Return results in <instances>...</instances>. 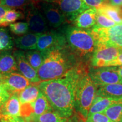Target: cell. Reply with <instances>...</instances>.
I'll use <instances>...</instances> for the list:
<instances>
[{"label": "cell", "instance_id": "f546056e", "mask_svg": "<svg viewBox=\"0 0 122 122\" xmlns=\"http://www.w3.org/2000/svg\"><path fill=\"white\" fill-rule=\"evenodd\" d=\"M86 121L89 122H113L103 113H96L88 116Z\"/></svg>", "mask_w": 122, "mask_h": 122}, {"label": "cell", "instance_id": "9c48e42d", "mask_svg": "<svg viewBox=\"0 0 122 122\" xmlns=\"http://www.w3.org/2000/svg\"><path fill=\"white\" fill-rule=\"evenodd\" d=\"M54 5L61 11L73 21L78 15L90 8L82 0H40Z\"/></svg>", "mask_w": 122, "mask_h": 122}, {"label": "cell", "instance_id": "8fae6325", "mask_svg": "<svg viewBox=\"0 0 122 122\" xmlns=\"http://www.w3.org/2000/svg\"><path fill=\"white\" fill-rule=\"evenodd\" d=\"M2 83L10 94H18L30 83L18 71L2 75Z\"/></svg>", "mask_w": 122, "mask_h": 122}, {"label": "cell", "instance_id": "2e32d148", "mask_svg": "<svg viewBox=\"0 0 122 122\" xmlns=\"http://www.w3.org/2000/svg\"><path fill=\"white\" fill-rule=\"evenodd\" d=\"M40 33H29L15 38L14 43L19 50L28 51L37 49V44Z\"/></svg>", "mask_w": 122, "mask_h": 122}, {"label": "cell", "instance_id": "cb8c5ba5", "mask_svg": "<svg viewBox=\"0 0 122 122\" xmlns=\"http://www.w3.org/2000/svg\"><path fill=\"white\" fill-rule=\"evenodd\" d=\"M14 45V40L6 29L0 27V52L11 50Z\"/></svg>", "mask_w": 122, "mask_h": 122}, {"label": "cell", "instance_id": "d6986e66", "mask_svg": "<svg viewBox=\"0 0 122 122\" xmlns=\"http://www.w3.org/2000/svg\"><path fill=\"white\" fill-rule=\"evenodd\" d=\"M24 119L36 122H77L79 121L76 119H72L71 117L66 118L62 117L54 111H49L37 117L30 116L28 118Z\"/></svg>", "mask_w": 122, "mask_h": 122}, {"label": "cell", "instance_id": "836d02e7", "mask_svg": "<svg viewBox=\"0 0 122 122\" xmlns=\"http://www.w3.org/2000/svg\"><path fill=\"white\" fill-rule=\"evenodd\" d=\"M115 66V67H122V49L120 50L119 54L115 60L112 61L110 64L109 67Z\"/></svg>", "mask_w": 122, "mask_h": 122}, {"label": "cell", "instance_id": "30bf717a", "mask_svg": "<svg viewBox=\"0 0 122 122\" xmlns=\"http://www.w3.org/2000/svg\"><path fill=\"white\" fill-rule=\"evenodd\" d=\"M13 55L16 61L18 72L28 79L31 84H38L41 82L37 71L29 63L24 51L16 50L13 51Z\"/></svg>", "mask_w": 122, "mask_h": 122}, {"label": "cell", "instance_id": "d590c367", "mask_svg": "<svg viewBox=\"0 0 122 122\" xmlns=\"http://www.w3.org/2000/svg\"><path fill=\"white\" fill-rule=\"evenodd\" d=\"M110 4L116 6H122V0H110Z\"/></svg>", "mask_w": 122, "mask_h": 122}, {"label": "cell", "instance_id": "6da1fadb", "mask_svg": "<svg viewBox=\"0 0 122 122\" xmlns=\"http://www.w3.org/2000/svg\"><path fill=\"white\" fill-rule=\"evenodd\" d=\"M89 71L84 64L75 66L63 76L38 83L53 110L66 118L72 117L75 111V93L82 74Z\"/></svg>", "mask_w": 122, "mask_h": 122}, {"label": "cell", "instance_id": "d6a6232c", "mask_svg": "<svg viewBox=\"0 0 122 122\" xmlns=\"http://www.w3.org/2000/svg\"><path fill=\"white\" fill-rule=\"evenodd\" d=\"M1 122H26L25 119L21 117H7L1 119Z\"/></svg>", "mask_w": 122, "mask_h": 122}, {"label": "cell", "instance_id": "4fadbf2b", "mask_svg": "<svg viewBox=\"0 0 122 122\" xmlns=\"http://www.w3.org/2000/svg\"><path fill=\"white\" fill-rule=\"evenodd\" d=\"M27 23L32 32L42 33L48 30V23L40 10L34 6L28 9L26 15Z\"/></svg>", "mask_w": 122, "mask_h": 122}, {"label": "cell", "instance_id": "ab89813d", "mask_svg": "<svg viewBox=\"0 0 122 122\" xmlns=\"http://www.w3.org/2000/svg\"><path fill=\"white\" fill-rule=\"evenodd\" d=\"M104 1H107V2H108V1H110V0H104Z\"/></svg>", "mask_w": 122, "mask_h": 122}, {"label": "cell", "instance_id": "e0dca14e", "mask_svg": "<svg viewBox=\"0 0 122 122\" xmlns=\"http://www.w3.org/2000/svg\"><path fill=\"white\" fill-rule=\"evenodd\" d=\"M18 71L16 63L11 50L0 52V74L2 75Z\"/></svg>", "mask_w": 122, "mask_h": 122}, {"label": "cell", "instance_id": "ffe728a7", "mask_svg": "<svg viewBox=\"0 0 122 122\" xmlns=\"http://www.w3.org/2000/svg\"><path fill=\"white\" fill-rule=\"evenodd\" d=\"M97 11L105 15L117 24L122 23V6H116L107 2L97 9Z\"/></svg>", "mask_w": 122, "mask_h": 122}, {"label": "cell", "instance_id": "9a60e30c", "mask_svg": "<svg viewBox=\"0 0 122 122\" xmlns=\"http://www.w3.org/2000/svg\"><path fill=\"white\" fill-rule=\"evenodd\" d=\"M20 117V103L17 94H11L0 107V119L7 117Z\"/></svg>", "mask_w": 122, "mask_h": 122}, {"label": "cell", "instance_id": "ac0fdd59", "mask_svg": "<svg viewBox=\"0 0 122 122\" xmlns=\"http://www.w3.org/2000/svg\"><path fill=\"white\" fill-rule=\"evenodd\" d=\"M96 96L117 100L122 99V83L113 84L98 87Z\"/></svg>", "mask_w": 122, "mask_h": 122}, {"label": "cell", "instance_id": "8d00e7d4", "mask_svg": "<svg viewBox=\"0 0 122 122\" xmlns=\"http://www.w3.org/2000/svg\"><path fill=\"white\" fill-rule=\"evenodd\" d=\"M118 74L119 75L120 77L122 79V67H118Z\"/></svg>", "mask_w": 122, "mask_h": 122}, {"label": "cell", "instance_id": "ba28073f", "mask_svg": "<svg viewBox=\"0 0 122 122\" xmlns=\"http://www.w3.org/2000/svg\"><path fill=\"white\" fill-rule=\"evenodd\" d=\"M67 47V42L63 33L50 31L40 33L37 44V49L45 55L53 50Z\"/></svg>", "mask_w": 122, "mask_h": 122}, {"label": "cell", "instance_id": "b9f144b4", "mask_svg": "<svg viewBox=\"0 0 122 122\" xmlns=\"http://www.w3.org/2000/svg\"><path fill=\"white\" fill-rule=\"evenodd\" d=\"M86 122H87V121H86Z\"/></svg>", "mask_w": 122, "mask_h": 122}, {"label": "cell", "instance_id": "52a82bcc", "mask_svg": "<svg viewBox=\"0 0 122 122\" xmlns=\"http://www.w3.org/2000/svg\"><path fill=\"white\" fill-rule=\"evenodd\" d=\"M120 50L107 44L97 43L91 58L92 67H109L110 64L118 57Z\"/></svg>", "mask_w": 122, "mask_h": 122}, {"label": "cell", "instance_id": "4316f807", "mask_svg": "<svg viewBox=\"0 0 122 122\" xmlns=\"http://www.w3.org/2000/svg\"><path fill=\"white\" fill-rule=\"evenodd\" d=\"M9 28L12 32L16 35H25L30 30L28 23L23 22L13 23L9 25Z\"/></svg>", "mask_w": 122, "mask_h": 122}, {"label": "cell", "instance_id": "7402d4cb", "mask_svg": "<svg viewBox=\"0 0 122 122\" xmlns=\"http://www.w3.org/2000/svg\"><path fill=\"white\" fill-rule=\"evenodd\" d=\"M32 105L33 107V114L31 116L37 117L49 111H54L46 98L41 91L37 98L32 103Z\"/></svg>", "mask_w": 122, "mask_h": 122}, {"label": "cell", "instance_id": "7c38bea8", "mask_svg": "<svg viewBox=\"0 0 122 122\" xmlns=\"http://www.w3.org/2000/svg\"><path fill=\"white\" fill-rule=\"evenodd\" d=\"M41 11L50 26L58 28L66 22V15L54 5L45 2L40 3Z\"/></svg>", "mask_w": 122, "mask_h": 122}, {"label": "cell", "instance_id": "484cf974", "mask_svg": "<svg viewBox=\"0 0 122 122\" xmlns=\"http://www.w3.org/2000/svg\"><path fill=\"white\" fill-rule=\"evenodd\" d=\"M22 18H23V14L21 12L17 11L15 9H10L7 10L3 17L2 20L1 21L0 27L9 25Z\"/></svg>", "mask_w": 122, "mask_h": 122}, {"label": "cell", "instance_id": "74e56055", "mask_svg": "<svg viewBox=\"0 0 122 122\" xmlns=\"http://www.w3.org/2000/svg\"><path fill=\"white\" fill-rule=\"evenodd\" d=\"M25 120V122H34V121H32V120H28V119H24Z\"/></svg>", "mask_w": 122, "mask_h": 122}, {"label": "cell", "instance_id": "44dd1931", "mask_svg": "<svg viewBox=\"0 0 122 122\" xmlns=\"http://www.w3.org/2000/svg\"><path fill=\"white\" fill-rule=\"evenodd\" d=\"M40 92L38 84H31L18 94L20 105L33 102Z\"/></svg>", "mask_w": 122, "mask_h": 122}, {"label": "cell", "instance_id": "d4e9b609", "mask_svg": "<svg viewBox=\"0 0 122 122\" xmlns=\"http://www.w3.org/2000/svg\"><path fill=\"white\" fill-rule=\"evenodd\" d=\"M103 113L113 122H122V103L110 106Z\"/></svg>", "mask_w": 122, "mask_h": 122}, {"label": "cell", "instance_id": "1f68e13d", "mask_svg": "<svg viewBox=\"0 0 122 122\" xmlns=\"http://www.w3.org/2000/svg\"><path fill=\"white\" fill-rule=\"evenodd\" d=\"M89 7H93L97 9H100L107 1L104 0H82Z\"/></svg>", "mask_w": 122, "mask_h": 122}, {"label": "cell", "instance_id": "8992f818", "mask_svg": "<svg viewBox=\"0 0 122 122\" xmlns=\"http://www.w3.org/2000/svg\"><path fill=\"white\" fill-rule=\"evenodd\" d=\"M88 74L97 88L113 84L122 83V79L118 74V67H92Z\"/></svg>", "mask_w": 122, "mask_h": 122}, {"label": "cell", "instance_id": "83f0119b", "mask_svg": "<svg viewBox=\"0 0 122 122\" xmlns=\"http://www.w3.org/2000/svg\"><path fill=\"white\" fill-rule=\"evenodd\" d=\"M116 24L113 20L97 11L96 25L102 28H109L115 25Z\"/></svg>", "mask_w": 122, "mask_h": 122}, {"label": "cell", "instance_id": "7a4b0ae2", "mask_svg": "<svg viewBox=\"0 0 122 122\" xmlns=\"http://www.w3.org/2000/svg\"><path fill=\"white\" fill-rule=\"evenodd\" d=\"M66 48L53 50L45 54L44 59L37 72L40 81L62 77L74 66L72 56Z\"/></svg>", "mask_w": 122, "mask_h": 122}, {"label": "cell", "instance_id": "f35d334b", "mask_svg": "<svg viewBox=\"0 0 122 122\" xmlns=\"http://www.w3.org/2000/svg\"><path fill=\"white\" fill-rule=\"evenodd\" d=\"M2 75L0 74V84L2 83Z\"/></svg>", "mask_w": 122, "mask_h": 122}, {"label": "cell", "instance_id": "f1b7e54d", "mask_svg": "<svg viewBox=\"0 0 122 122\" xmlns=\"http://www.w3.org/2000/svg\"><path fill=\"white\" fill-rule=\"evenodd\" d=\"M29 0H1L0 5L13 9L23 6Z\"/></svg>", "mask_w": 122, "mask_h": 122}, {"label": "cell", "instance_id": "7bdbcfd3", "mask_svg": "<svg viewBox=\"0 0 122 122\" xmlns=\"http://www.w3.org/2000/svg\"><path fill=\"white\" fill-rule=\"evenodd\" d=\"M0 2H1V0H0Z\"/></svg>", "mask_w": 122, "mask_h": 122}, {"label": "cell", "instance_id": "60d3db41", "mask_svg": "<svg viewBox=\"0 0 122 122\" xmlns=\"http://www.w3.org/2000/svg\"><path fill=\"white\" fill-rule=\"evenodd\" d=\"M81 120H82V119H80V120H79V121L78 122H80L81 121ZM84 122V121H83Z\"/></svg>", "mask_w": 122, "mask_h": 122}, {"label": "cell", "instance_id": "603a6c76", "mask_svg": "<svg viewBox=\"0 0 122 122\" xmlns=\"http://www.w3.org/2000/svg\"><path fill=\"white\" fill-rule=\"evenodd\" d=\"M24 53L29 63L37 71L43 62L45 55L37 50H28L24 51Z\"/></svg>", "mask_w": 122, "mask_h": 122}, {"label": "cell", "instance_id": "5b68a950", "mask_svg": "<svg viewBox=\"0 0 122 122\" xmlns=\"http://www.w3.org/2000/svg\"><path fill=\"white\" fill-rule=\"evenodd\" d=\"M89 30L96 44H105L122 49V23L109 28L94 25Z\"/></svg>", "mask_w": 122, "mask_h": 122}, {"label": "cell", "instance_id": "4dcf8cb0", "mask_svg": "<svg viewBox=\"0 0 122 122\" xmlns=\"http://www.w3.org/2000/svg\"><path fill=\"white\" fill-rule=\"evenodd\" d=\"M11 94L2 84H0V107L9 100Z\"/></svg>", "mask_w": 122, "mask_h": 122}, {"label": "cell", "instance_id": "277c9868", "mask_svg": "<svg viewBox=\"0 0 122 122\" xmlns=\"http://www.w3.org/2000/svg\"><path fill=\"white\" fill-rule=\"evenodd\" d=\"M88 71L82 74L77 82L75 93V110L84 122L87 119L88 112L97 92V86L92 80Z\"/></svg>", "mask_w": 122, "mask_h": 122}, {"label": "cell", "instance_id": "5bb4252c", "mask_svg": "<svg viewBox=\"0 0 122 122\" xmlns=\"http://www.w3.org/2000/svg\"><path fill=\"white\" fill-rule=\"evenodd\" d=\"M97 9L93 7L86 9L80 13L72 21L74 26L83 30L92 28L96 24Z\"/></svg>", "mask_w": 122, "mask_h": 122}, {"label": "cell", "instance_id": "e575fe53", "mask_svg": "<svg viewBox=\"0 0 122 122\" xmlns=\"http://www.w3.org/2000/svg\"><path fill=\"white\" fill-rule=\"evenodd\" d=\"M9 9H10V8L0 5V23H1V21L2 20L4 15H5L6 13Z\"/></svg>", "mask_w": 122, "mask_h": 122}, {"label": "cell", "instance_id": "3957f363", "mask_svg": "<svg viewBox=\"0 0 122 122\" xmlns=\"http://www.w3.org/2000/svg\"><path fill=\"white\" fill-rule=\"evenodd\" d=\"M63 35L67 45L76 56L85 59L92 56L96 47V42L89 30L70 26L65 28Z\"/></svg>", "mask_w": 122, "mask_h": 122}]
</instances>
